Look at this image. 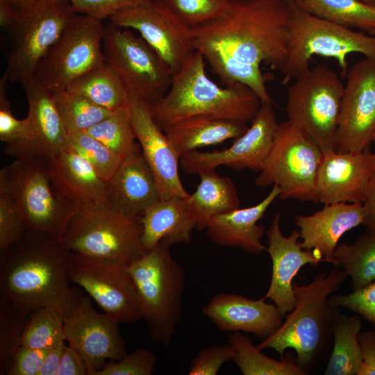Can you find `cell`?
<instances>
[{"mask_svg":"<svg viewBox=\"0 0 375 375\" xmlns=\"http://www.w3.org/2000/svg\"><path fill=\"white\" fill-rule=\"evenodd\" d=\"M66 90L83 95L110 110L128 103L129 93L123 82L106 61L74 81Z\"/></svg>","mask_w":375,"mask_h":375,"instance_id":"obj_32","label":"cell"},{"mask_svg":"<svg viewBox=\"0 0 375 375\" xmlns=\"http://www.w3.org/2000/svg\"><path fill=\"white\" fill-rule=\"evenodd\" d=\"M362 210L364 214V222L367 230L375 228V175L372 179L366 197L362 203Z\"/></svg>","mask_w":375,"mask_h":375,"instance_id":"obj_53","label":"cell"},{"mask_svg":"<svg viewBox=\"0 0 375 375\" xmlns=\"http://www.w3.org/2000/svg\"><path fill=\"white\" fill-rule=\"evenodd\" d=\"M71 253L61 239L27 231L1 253L0 297L27 312L50 307L67 317L83 294L70 285Z\"/></svg>","mask_w":375,"mask_h":375,"instance_id":"obj_1","label":"cell"},{"mask_svg":"<svg viewBox=\"0 0 375 375\" xmlns=\"http://www.w3.org/2000/svg\"><path fill=\"white\" fill-rule=\"evenodd\" d=\"M19 10L11 0H0V24L8 33L14 27Z\"/></svg>","mask_w":375,"mask_h":375,"instance_id":"obj_54","label":"cell"},{"mask_svg":"<svg viewBox=\"0 0 375 375\" xmlns=\"http://www.w3.org/2000/svg\"><path fill=\"white\" fill-rule=\"evenodd\" d=\"M68 147L92 165L106 183L115 174L124 159L86 131L69 134Z\"/></svg>","mask_w":375,"mask_h":375,"instance_id":"obj_41","label":"cell"},{"mask_svg":"<svg viewBox=\"0 0 375 375\" xmlns=\"http://www.w3.org/2000/svg\"><path fill=\"white\" fill-rule=\"evenodd\" d=\"M233 349L228 343L212 344L201 349L191 360L189 375H216L222 365L232 360Z\"/></svg>","mask_w":375,"mask_h":375,"instance_id":"obj_47","label":"cell"},{"mask_svg":"<svg viewBox=\"0 0 375 375\" xmlns=\"http://www.w3.org/2000/svg\"><path fill=\"white\" fill-rule=\"evenodd\" d=\"M86 132L123 158L138 143L135 141L128 103L112 110L108 117Z\"/></svg>","mask_w":375,"mask_h":375,"instance_id":"obj_38","label":"cell"},{"mask_svg":"<svg viewBox=\"0 0 375 375\" xmlns=\"http://www.w3.org/2000/svg\"><path fill=\"white\" fill-rule=\"evenodd\" d=\"M322 158V149L302 130L286 120L278 124L255 183L259 188L277 185L282 199L317 203L316 181Z\"/></svg>","mask_w":375,"mask_h":375,"instance_id":"obj_8","label":"cell"},{"mask_svg":"<svg viewBox=\"0 0 375 375\" xmlns=\"http://www.w3.org/2000/svg\"><path fill=\"white\" fill-rule=\"evenodd\" d=\"M200 183L194 193L188 198L196 229L206 228L215 216L240 208V199L235 185L227 176L217 174L215 170L199 174Z\"/></svg>","mask_w":375,"mask_h":375,"instance_id":"obj_30","label":"cell"},{"mask_svg":"<svg viewBox=\"0 0 375 375\" xmlns=\"http://www.w3.org/2000/svg\"><path fill=\"white\" fill-rule=\"evenodd\" d=\"M204 57L196 50L173 75L166 94L151 106L153 117L164 131L185 118L199 115L251 122L261 101L248 86L241 83L222 88L206 72Z\"/></svg>","mask_w":375,"mask_h":375,"instance_id":"obj_3","label":"cell"},{"mask_svg":"<svg viewBox=\"0 0 375 375\" xmlns=\"http://www.w3.org/2000/svg\"><path fill=\"white\" fill-rule=\"evenodd\" d=\"M367 231L371 232V233L375 234V228H373V229H372V230H367Z\"/></svg>","mask_w":375,"mask_h":375,"instance_id":"obj_58","label":"cell"},{"mask_svg":"<svg viewBox=\"0 0 375 375\" xmlns=\"http://www.w3.org/2000/svg\"><path fill=\"white\" fill-rule=\"evenodd\" d=\"M365 3H369V4H375V0H360Z\"/></svg>","mask_w":375,"mask_h":375,"instance_id":"obj_56","label":"cell"},{"mask_svg":"<svg viewBox=\"0 0 375 375\" xmlns=\"http://www.w3.org/2000/svg\"><path fill=\"white\" fill-rule=\"evenodd\" d=\"M346 78L335 151L360 152L369 148L375 132V60L354 63Z\"/></svg>","mask_w":375,"mask_h":375,"instance_id":"obj_16","label":"cell"},{"mask_svg":"<svg viewBox=\"0 0 375 375\" xmlns=\"http://www.w3.org/2000/svg\"><path fill=\"white\" fill-rule=\"evenodd\" d=\"M372 143H373V144L374 146V148H375V132H374V136H373Z\"/></svg>","mask_w":375,"mask_h":375,"instance_id":"obj_57","label":"cell"},{"mask_svg":"<svg viewBox=\"0 0 375 375\" xmlns=\"http://www.w3.org/2000/svg\"><path fill=\"white\" fill-rule=\"evenodd\" d=\"M347 275L335 267L329 273H320L305 285L293 284L294 308L279 328L264 339L257 347L272 349L282 359L288 349L297 353V364L303 368L320 349L331 317V294L345 281Z\"/></svg>","mask_w":375,"mask_h":375,"instance_id":"obj_5","label":"cell"},{"mask_svg":"<svg viewBox=\"0 0 375 375\" xmlns=\"http://www.w3.org/2000/svg\"><path fill=\"white\" fill-rule=\"evenodd\" d=\"M49 349L22 345L13 355L6 375H38Z\"/></svg>","mask_w":375,"mask_h":375,"instance_id":"obj_49","label":"cell"},{"mask_svg":"<svg viewBox=\"0 0 375 375\" xmlns=\"http://www.w3.org/2000/svg\"><path fill=\"white\" fill-rule=\"evenodd\" d=\"M191 28L222 16L231 0H159Z\"/></svg>","mask_w":375,"mask_h":375,"instance_id":"obj_43","label":"cell"},{"mask_svg":"<svg viewBox=\"0 0 375 375\" xmlns=\"http://www.w3.org/2000/svg\"><path fill=\"white\" fill-rule=\"evenodd\" d=\"M195 48L203 54L213 71L226 85H245L258 95L262 103L272 102L260 65L238 60L217 45L198 44Z\"/></svg>","mask_w":375,"mask_h":375,"instance_id":"obj_31","label":"cell"},{"mask_svg":"<svg viewBox=\"0 0 375 375\" xmlns=\"http://www.w3.org/2000/svg\"><path fill=\"white\" fill-rule=\"evenodd\" d=\"M28 101V132L24 140L6 144L5 152L15 158L49 159L68 148L69 133L53 92L35 78L22 85Z\"/></svg>","mask_w":375,"mask_h":375,"instance_id":"obj_19","label":"cell"},{"mask_svg":"<svg viewBox=\"0 0 375 375\" xmlns=\"http://www.w3.org/2000/svg\"><path fill=\"white\" fill-rule=\"evenodd\" d=\"M295 221L302 248L312 251L336 267L334 252L340 238L364 222L362 203L324 204L312 215L297 216Z\"/></svg>","mask_w":375,"mask_h":375,"instance_id":"obj_26","label":"cell"},{"mask_svg":"<svg viewBox=\"0 0 375 375\" xmlns=\"http://www.w3.org/2000/svg\"><path fill=\"white\" fill-rule=\"evenodd\" d=\"M26 231L19 209L6 183L0 178V253L19 242Z\"/></svg>","mask_w":375,"mask_h":375,"instance_id":"obj_42","label":"cell"},{"mask_svg":"<svg viewBox=\"0 0 375 375\" xmlns=\"http://www.w3.org/2000/svg\"><path fill=\"white\" fill-rule=\"evenodd\" d=\"M332 308H346L375 325V281L347 294L331 296Z\"/></svg>","mask_w":375,"mask_h":375,"instance_id":"obj_46","label":"cell"},{"mask_svg":"<svg viewBox=\"0 0 375 375\" xmlns=\"http://www.w3.org/2000/svg\"><path fill=\"white\" fill-rule=\"evenodd\" d=\"M107 194L110 208L137 219H141L145 211L160 199L155 177L139 143L107 182Z\"/></svg>","mask_w":375,"mask_h":375,"instance_id":"obj_25","label":"cell"},{"mask_svg":"<svg viewBox=\"0 0 375 375\" xmlns=\"http://www.w3.org/2000/svg\"><path fill=\"white\" fill-rule=\"evenodd\" d=\"M295 2L307 12L341 26L369 34L375 30V4L360 0H298Z\"/></svg>","mask_w":375,"mask_h":375,"instance_id":"obj_33","label":"cell"},{"mask_svg":"<svg viewBox=\"0 0 375 375\" xmlns=\"http://www.w3.org/2000/svg\"><path fill=\"white\" fill-rule=\"evenodd\" d=\"M128 107L134 133L157 183L160 199L188 198L178 174L180 157L155 121L151 106L129 94Z\"/></svg>","mask_w":375,"mask_h":375,"instance_id":"obj_20","label":"cell"},{"mask_svg":"<svg viewBox=\"0 0 375 375\" xmlns=\"http://www.w3.org/2000/svg\"><path fill=\"white\" fill-rule=\"evenodd\" d=\"M336 267H342L354 290L375 281V234L367 231L352 244H340L334 252Z\"/></svg>","mask_w":375,"mask_h":375,"instance_id":"obj_36","label":"cell"},{"mask_svg":"<svg viewBox=\"0 0 375 375\" xmlns=\"http://www.w3.org/2000/svg\"><path fill=\"white\" fill-rule=\"evenodd\" d=\"M32 312L0 297V375L6 374L13 355L22 345Z\"/></svg>","mask_w":375,"mask_h":375,"instance_id":"obj_39","label":"cell"},{"mask_svg":"<svg viewBox=\"0 0 375 375\" xmlns=\"http://www.w3.org/2000/svg\"><path fill=\"white\" fill-rule=\"evenodd\" d=\"M67 342L48 350L38 375H57L64 347Z\"/></svg>","mask_w":375,"mask_h":375,"instance_id":"obj_52","label":"cell"},{"mask_svg":"<svg viewBox=\"0 0 375 375\" xmlns=\"http://www.w3.org/2000/svg\"><path fill=\"white\" fill-rule=\"evenodd\" d=\"M53 94L69 134L86 131L112 111L98 106L83 95L68 90L53 92Z\"/></svg>","mask_w":375,"mask_h":375,"instance_id":"obj_37","label":"cell"},{"mask_svg":"<svg viewBox=\"0 0 375 375\" xmlns=\"http://www.w3.org/2000/svg\"><path fill=\"white\" fill-rule=\"evenodd\" d=\"M360 53L375 60V35L354 31L311 15L293 0L288 33V54L281 71L287 84L308 71L313 56L335 59L346 78L347 56Z\"/></svg>","mask_w":375,"mask_h":375,"instance_id":"obj_6","label":"cell"},{"mask_svg":"<svg viewBox=\"0 0 375 375\" xmlns=\"http://www.w3.org/2000/svg\"><path fill=\"white\" fill-rule=\"evenodd\" d=\"M72 10L102 21L109 19L117 12L148 0H67Z\"/></svg>","mask_w":375,"mask_h":375,"instance_id":"obj_48","label":"cell"},{"mask_svg":"<svg viewBox=\"0 0 375 375\" xmlns=\"http://www.w3.org/2000/svg\"><path fill=\"white\" fill-rule=\"evenodd\" d=\"M294 1H297L298 0H294Z\"/></svg>","mask_w":375,"mask_h":375,"instance_id":"obj_60","label":"cell"},{"mask_svg":"<svg viewBox=\"0 0 375 375\" xmlns=\"http://www.w3.org/2000/svg\"><path fill=\"white\" fill-rule=\"evenodd\" d=\"M105 61L117 74L129 94L153 106L169 89L173 73L160 55L131 29L111 22L104 26Z\"/></svg>","mask_w":375,"mask_h":375,"instance_id":"obj_11","label":"cell"},{"mask_svg":"<svg viewBox=\"0 0 375 375\" xmlns=\"http://www.w3.org/2000/svg\"><path fill=\"white\" fill-rule=\"evenodd\" d=\"M169 248L160 242L126 268L135 285L151 338L163 346L172 342L181 320L185 289L183 268Z\"/></svg>","mask_w":375,"mask_h":375,"instance_id":"obj_4","label":"cell"},{"mask_svg":"<svg viewBox=\"0 0 375 375\" xmlns=\"http://www.w3.org/2000/svg\"><path fill=\"white\" fill-rule=\"evenodd\" d=\"M57 375H89L83 357L67 344L64 347Z\"/></svg>","mask_w":375,"mask_h":375,"instance_id":"obj_50","label":"cell"},{"mask_svg":"<svg viewBox=\"0 0 375 375\" xmlns=\"http://www.w3.org/2000/svg\"><path fill=\"white\" fill-rule=\"evenodd\" d=\"M362 361L357 375H375V332H360Z\"/></svg>","mask_w":375,"mask_h":375,"instance_id":"obj_51","label":"cell"},{"mask_svg":"<svg viewBox=\"0 0 375 375\" xmlns=\"http://www.w3.org/2000/svg\"><path fill=\"white\" fill-rule=\"evenodd\" d=\"M248 128L247 123L243 122L199 115L178 121L164 132L181 158L199 148L236 139Z\"/></svg>","mask_w":375,"mask_h":375,"instance_id":"obj_29","label":"cell"},{"mask_svg":"<svg viewBox=\"0 0 375 375\" xmlns=\"http://www.w3.org/2000/svg\"><path fill=\"white\" fill-rule=\"evenodd\" d=\"M72 253L127 268L147 251L141 219L110 207L77 212L61 239Z\"/></svg>","mask_w":375,"mask_h":375,"instance_id":"obj_7","label":"cell"},{"mask_svg":"<svg viewBox=\"0 0 375 375\" xmlns=\"http://www.w3.org/2000/svg\"><path fill=\"white\" fill-rule=\"evenodd\" d=\"M344 88L334 70L319 65L295 78L288 89V120L302 130L323 151L335 148Z\"/></svg>","mask_w":375,"mask_h":375,"instance_id":"obj_9","label":"cell"},{"mask_svg":"<svg viewBox=\"0 0 375 375\" xmlns=\"http://www.w3.org/2000/svg\"><path fill=\"white\" fill-rule=\"evenodd\" d=\"M8 76L4 72L0 80V140L10 144L24 140L28 132V121L18 119L12 114L10 102L6 95Z\"/></svg>","mask_w":375,"mask_h":375,"instance_id":"obj_45","label":"cell"},{"mask_svg":"<svg viewBox=\"0 0 375 375\" xmlns=\"http://www.w3.org/2000/svg\"><path fill=\"white\" fill-rule=\"evenodd\" d=\"M0 178L6 183L27 231L63 238L76 212L53 191L47 159L15 158L1 169Z\"/></svg>","mask_w":375,"mask_h":375,"instance_id":"obj_10","label":"cell"},{"mask_svg":"<svg viewBox=\"0 0 375 375\" xmlns=\"http://www.w3.org/2000/svg\"><path fill=\"white\" fill-rule=\"evenodd\" d=\"M281 215L276 214L267 231L268 247L267 251L272 262V273L269 287L263 297L272 300L281 313L284 315L292 310L295 305V295L292 280L299 269L310 264L317 265L327 260L312 251L302 248L299 231L294 230L285 236L280 228Z\"/></svg>","mask_w":375,"mask_h":375,"instance_id":"obj_22","label":"cell"},{"mask_svg":"<svg viewBox=\"0 0 375 375\" xmlns=\"http://www.w3.org/2000/svg\"><path fill=\"white\" fill-rule=\"evenodd\" d=\"M375 175V153L323 151L316 181V197L324 204L363 203Z\"/></svg>","mask_w":375,"mask_h":375,"instance_id":"obj_21","label":"cell"},{"mask_svg":"<svg viewBox=\"0 0 375 375\" xmlns=\"http://www.w3.org/2000/svg\"><path fill=\"white\" fill-rule=\"evenodd\" d=\"M48 167L56 194L76 212L110 207L107 183L69 147L48 159Z\"/></svg>","mask_w":375,"mask_h":375,"instance_id":"obj_23","label":"cell"},{"mask_svg":"<svg viewBox=\"0 0 375 375\" xmlns=\"http://www.w3.org/2000/svg\"><path fill=\"white\" fill-rule=\"evenodd\" d=\"M371 34L372 35H375V30Z\"/></svg>","mask_w":375,"mask_h":375,"instance_id":"obj_59","label":"cell"},{"mask_svg":"<svg viewBox=\"0 0 375 375\" xmlns=\"http://www.w3.org/2000/svg\"><path fill=\"white\" fill-rule=\"evenodd\" d=\"M202 312L219 331L249 333L263 340L279 328L283 316L263 297L255 300L231 293L214 295Z\"/></svg>","mask_w":375,"mask_h":375,"instance_id":"obj_24","label":"cell"},{"mask_svg":"<svg viewBox=\"0 0 375 375\" xmlns=\"http://www.w3.org/2000/svg\"><path fill=\"white\" fill-rule=\"evenodd\" d=\"M361 326V319L357 316L344 315L335 319L334 344L324 374H358L362 361L358 340Z\"/></svg>","mask_w":375,"mask_h":375,"instance_id":"obj_34","label":"cell"},{"mask_svg":"<svg viewBox=\"0 0 375 375\" xmlns=\"http://www.w3.org/2000/svg\"><path fill=\"white\" fill-rule=\"evenodd\" d=\"M19 10L31 6L37 0H11Z\"/></svg>","mask_w":375,"mask_h":375,"instance_id":"obj_55","label":"cell"},{"mask_svg":"<svg viewBox=\"0 0 375 375\" xmlns=\"http://www.w3.org/2000/svg\"><path fill=\"white\" fill-rule=\"evenodd\" d=\"M142 242L148 251L160 242L169 246L191 241L196 228L188 198L160 199L151 206L141 218Z\"/></svg>","mask_w":375,"mask_h":375,"instance_id":"obj_28","label":"cell"},{"mask_svg":"<svg viewBox=\"0 0 375 375\" xmlns=\"http://www.w3.org/2000/svg\"><path fill=\"white\" fill-rule=\"evenodd\" d=\"M63 319L62 315L53 308L36 309L26 327L22 345L49 349L65 343Z\"/></svg>","mask_w":375,"mask_h":375,"instance_id":"obj_40","label":"cell"},{"mask_svg":"<svg viewBox=\"0 0 375 375\" xmlns=\"http://www.w3.org/2000/svg\"><path fill=\"white\" fill-rule=\"evenodd\" d=\"M69 274L72 283L119 324L143 319L138 292L126 268L71 253Z\"/></svg>","mask_w":375,"mask_h":375,"instance_id":"obj_15","label":"cell"},{"mask_svg":"<svg viewBox=\"0 0 375 375\" xmlns=\"http://www.w3.org/2000/svg\"><path fill=\"white\" fill-rule=\"evenodd\" d=\"M67 0H37L19 10L9 33L12 43L6 74L22 85L35 78L36 67L76 14Z\"/></svg>","mask_w":375,"mask_h":375,"instance_id":"obj_13","label":"cell"},{"mask_svg":"<svg viewBox=\"0 0 375 375\" xmlns=\"http://www.w3.org/2000/svg\"><path fill=\"white\" fill-rule=\"evenodd\" d=\"M374 326H375V325H374Z\"/></svg>","mask_w":375,"mask_h":375,"instance_id":"obj_61","label":"cell"},{"mask_svg":"<svg viewBox=\"0 0 375 375\" xmlns=\"http://www.w3.org/2000/svg\"><path fill=\"white\" fill-rule=\"evenodd\" d=\"M280 193V188L274 185L269 194L256 205L213 217L206 228L207 236L219 245L239 247L250 253L266 251L267 247L261 242L265 228L258 222Z\"/></svg>","mask_w":375,"mask_h":375,"instance_id":"obj_27","label":"cell"},{"mask_svg":"<svg viewBox=\"0 0 375 375\" xmlns=\"http://www.w3.org/2000/svg\"><path fill=\"white\" fill-rule=\"evenodd\" d=\"M293 0H231L224 13L192 28L195 45L219 46L235 58L281 71Z\"/></svg>","mask_w":375,"mask_h":375,"instance_id":"obj_2","label":"cell"},{"mask_svg":"<svg viewBox=\"0 0 375 375\" xmlns=\"http://www.w3.org/2000/svg\"><path fill=\"white\" fill-rule=\"evenodd\" d=\"M228 343L233 349L232 360L244 375H305V369L289 360L281 361L268 357L254 346L247 336L233 332Z\"/></svg>","mask_w":375,"mask_h":375,"instance_id":"obj_35","label":"cell"},{"mask_svg":"<svg viewBox=\"0 0 375 375\" xmlns=\"http://www.w3.org/2000/svg\"><path fill=\"white\" fill-rule=\"evenodd\" d=\"M118 324L108 314L97 312L88 294H82L74 310L64 317L65 340L83 357L89 375L127 353Z\"/></svg>","mask_w":375,"mask_h":375,"instance_id":"obj_17","label":"cell"},{"mask_svg":"<svg viewBox=\"0 0 375 375\" xmlns=\"http://www.w3.org/2000/svg\"><path fill=\"white\" fill-rule=\"evenodd\" d=\"M278 124L272 102H264L246 132L228 148L212 152L191 151L180 158L183 171L199 174L226 166L237 171L260 172L274 142Z\"/></svg>","mask_w":375,"mask_h":375,"instance_id":"obj_18","label":"cell"},{"mask_svg":"<svg viewBox=\"0 0 375 375\" xmlns=\"http://www.w3.org/2000/svg\"><path fill=\"white\" fill-rule=\"evenodd\" d=\"M109 19L118 27L137 31L166 62L173 75L196 51L192 28L159 0L122 9Z\"/></svg>","mask_w":375,"mask_h":375,"instance_id":"obj_14","label":"cell"},{"mask_svg":"<svg viewBox=\"0 0 375 375\" xmlns=\"http://www.w3.org/2000/svg\"><path fill=\"white\" fill-rule=\"evenodd\" d=\"M156 364V355L147 349L140 348L119 360L109 361L94 375H151Z\"/></svg>","mask_w":375,"mask_h":375,"instance_id":"obj_44","label":"cell"},{"mask_svg":"<svg viewBox=\"0 0 375 375\" xmlns=\"http://www.w3.org/2000/svg\"><path fill=\"white\" fill-rule=\"evenodd\" d=\"M102 21L76 13L40 60L35 78L52 92L66 90L105 62Z\"/></svg>","mask_w":375,"mask_h":375,"instance_id":"obj_12","label":"cell"}]
</instances>
